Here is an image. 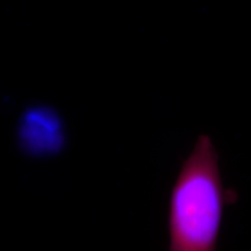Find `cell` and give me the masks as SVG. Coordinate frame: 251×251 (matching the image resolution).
Returning <instances> with one entry per match:
<instances>
[{"mask_svg": "<svg viewBox=\"0 0 251 251\" xmlns=\"http://www.w3.org/2000/svg\"><path fill=\"white\" fill-rule=\"evenodd\" d=\"M236 200L237 193L222 181L212 139L199 135L171 190L169 251H216L225 208Z\"/></svg>", "mask_w": 251, "mask_h": 251, "instance_id": "6da1fadb", "label": "cell"}, {"mask_svg": "<svg viewBox=\"0 0 251 251\" xmlns=\"http://www.w3.org/2000/svg\"><path fill=\"white\" fill-rule=\"evenodd\" d=\"M18 131L21 146L34 155L54 153L63 147V126L58 115L48 106L26 109Z\"/></svg>", "mask_w": 251, "mask_h": 251, "instance_id": "7a4b0ae2", "label": "cell"}]
</instances>
